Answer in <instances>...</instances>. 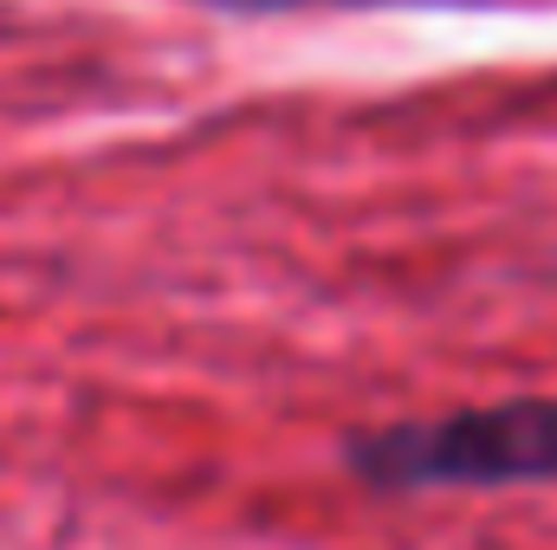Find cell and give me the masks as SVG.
Returning <instances> with one entry per match:
<instances>
[{
  "instance_id": "1",
  "label": "cell",
  "mask_w": 557,
  "mask_h": 550,
  "mask_svg": "<svg viewBox=\"0 0 557 550\" xmlns=\"http://www.w3.org/2000/svg\"><path fill=\"white\" fill-rule=\"evenodd\" d=\"M344 466L376 492H493L557 486V396L389 421L344 440Z\"/></svg>"
}]
</instances>
